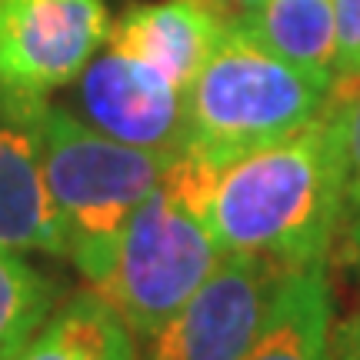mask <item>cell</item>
Listing matches in <instances>:
<instances>
[{"mask_svg": "<svg viewBox=\"0 0 360 360\" xmlns=\"http://www.w3.org/2000/svg\"><path fill=\"white\" fill-rule=\"evenodd\" d=\"M227 24L231 17L217 0H147L124 7L110 24L107 44L187 90L210 60Z\"/></svg>", "mask_w": 360, "mask_h": 360, "instance_id": "cell-9", "label": "cell"}, {"mask_svg": "<svg viewBox=\"0 0 360 360\" xmlns=\"http://www.w3.org/2000/svg\"><path fill=\"white\" fill-rule=\"evenodd\" d=\"M347 220V154L337 107L300 130L220 167L210 224L224 250L283 267L327 264Z\"/></svg>", "mask_w": 360, "mask_h": 360, "instance_id": "cell-1", "label": "cell"}, {"mask_svg": "<svg viewBox=\"0 0 360 360\" xmlns=\"http://www.w3.org/2000/svg\"><path fill=\"white\" fill-rule=\"evenodd\" d=\"M217 4L227 11V17H231V20H240V17H247V13L257 11L264 0H217Z\"/></svg>", "mask_w": 360, "mask_h": 360, "instance_id": "cell-18", "label": "cell"}, {"mask_svg": "<svg viewBox=\"0 0 360 360\" xmlns=\"http://www.w3.org/2000/svg\"><path fill=\"white\" fill-rule=\"evenodd\" d=\"M337 13V77L360 80V0H334Z\"/></svg>", "mask_w": 360, "mask_h": 360, "instance_id": "cell-15", "label": "cell"}, {"mask_svg": "<svg viewBox=\"0 0 360 360\" xmlns=\"http://www.w3.org/2000/svg\"><path fill=\"white\" fill-rule=\"evenodd\" d=\"M177 150L114 141L70 107H44V174L64 231V257L97 283L110 270L127 220L174 164Z\"/></svg>", "mask_w": 360, "mask_h": 360, "instance_id": "cell-3", "label": "cell"}, {"mask_svg": "<svg viewBox=\"0 0 360 360\" xmlns=\"http://www.w3.org/2000/svg\"><path fill=\"white\" fill-rule=\"evenodd\" d=\"M47 101L0 90V247L64 257V231L44 174Z\"/></svg>", "mask_w": 360, "mask_h": 360, "instance_id": "cell-8", "label": "cell"}, {"mask_svg": "<svg viewBox=\"0 0 360 360\" xmlns=\"http://www.w3.org/2000/svg\"><path fill=\"white\" fill-rule=\"evenodd\" d=\"M327 360H360V310H350L347 317L334 321Z\"/></svg>", "mask_w": 360, "mask_h": 360, "instance_id": "cell-16", "label": "cell"}, {"mask_svg": "<svg viewBox=\"0 0 360 360\" xmlns=\"http://www.w3.org/2000/svg\"><path fill=\"white\" fill-rule=\"evenodd\" d=\"M74 114L114 141L180 150L187 141V90L143 60L107 47L74 80Z\"/></svg>", "mask_w": 360, "mask_h": 360, "instance_id": "cell-7", "label": "cell"}, {"mask_svg": "<svg viewBox=\"0 0 360 360\" xmlns=\"http://www.w3.org/2000/svg\"><path fill=\"white\" fill-rule=\"evenodd\" d=\"M110 37L103 0H0V90L47 101Z\"/></svg>", "mask_w": 360, "mask_h": 360, "instance_id": "cell-6", "label": "cell"}, {"mask_svg": "<svg viewBox=\"0 0 360 360\" xmlns=\"http://www.w3.org/2000/svg\"><path fill=\"white\" fill-rule=\"evenodd\" d=\"M327 97L330 84L287 64L240 20H231L210 60L187 87L184 147L227 167L237 157L310 124Z\"/></svg>", "mask_w": 360, "mask_h": 360, "instance_id": "cell-4", "label": "cell"}, {"mask_svg": "<svg viewBox=\"0 0 360 360\" xmlns=\"http://www.w3.org/2000/svg\"><path fill=\"white\" fill-rule=\"evenodd\" d=\"M334 327V287L327 264L283 274L257 340L240 360H327Z\"/></svg>", "mask_w": 360, "mask_h": 360, "instance_id": "cell-10", "label": "cell"}, {"mask_svg": "<svg viewBox=\"0 0 360 360\" xmlns=\"http://www.w3.org/2000/svg\"><path fill=\"white\" fill-rule=\"evenodd\" d=\"M13 360H141L137 334L94 287L51 310Z\"/></svg>", "mask_w": 360, "mask_h": 360, "instance_id": "cell-11", "label": "cell"}, {"mask_svg": "<svg viewBox=\"0 0 360 360\" xmlns=\"http://www.w3.org/2000/svg\"><path fill=\"white\" fill-rule=\"evenodd\" d=\"M64 287L17 250L0 247V360H13L60 304Z\"/></svg>", "mask_w": 360, "mask_h": 360, "instance_id": "cell-13", "label": "cell"}, {"mask_svg": "<svg viewBox=\"0 0 360 360\" xmlns=\"http://www.w3.org/2000/svg\"><path fill=\"white\" fill-rule=\"evenodd\" d=\"M330 103L340 117L344 154H347V210L360 207V80H334Z\"/></svg>", "mask_w": 360, "mask_h": 360, "instance_id": "cell-14", "label": "cell"}, {"mask_svg": "<svg viewBox=\"0 0 360 360\" xmlns=\"http://www.w3.org/2000/svg\"><path fill=\"white\" fill-rule=\"evenodd\" d=\"M220 167L180 147L167 174L124 227L114 264L90 283L147 340L210 277L227 254L210 224V193Z\"/></svg>", "mask_w": 360, "mask_h": 360, "instance_id": "cell-2", "label": "cell"}, {"mask_svg": "<svg viewBox=\"0 0 360 360\" xmlns=\"http://www.w3.org/2000/svg\"><path fill=\"white\" fill-rule=\"evenodd\" d=\"M254 37L287 64L334 87L337 77V13L334 0H264L240 17Z\"/></svg>", "mask_w": 360, "mask_h": 360, "instance_id": "cell-12", "label": "cell"}, {"mask_svg": "<svg viewBox=\"0 0 360 360\" xmlns=\"http://www.w3.org/2000/svg\"><path fill=\"white\" fill-rule=\"evenodd\" d=\"M287 270L270 257L227 250L191 300L143 340L141 360H240L257 340Z\"/></svg>", "mask_w": 360, "mask_h": 360, "instance_id": "cell-5", "label": "cell"}, {"mask_svg": "<svg viewBox=\"0 0 360 360\" xmlns=\"http://www.w3.org/2000/svg\"><path fill=\"white\" fill-rule=\"evenodd\" d=\"M344 244H347V260L354 274L360 281V207L347 210V220H344Z\"/></svg>", "mask_w": 360, "mask_h": 360, "instance_id": "cell-17", "label": "cell"}]
</instances>
